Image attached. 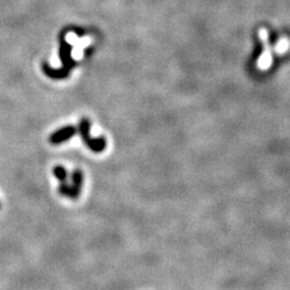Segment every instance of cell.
Masks as SVG:
<instances>
[{"label":"cell","mask_w":290,"mask_h":290,"mask_svg":"<svg viewBox=\"0 0 290 290\" xmlns=\"http://www.w3.org/2000/svg\"><path fill=\"white\" fill-rule=\"evenodd\" d=\"M59 57L62 62V67L59 69H54L46 62L42 63V70L45 76H48L49 78L54 80H61L68 78L70 71L77 66L76 60H74L71 56L72 45L65 39V34H61L59 37Z\"/></svg>","instance_id":"1"},{"label":"cell","mask_w":290,"mask_h":290,"mask_svg":"<svg viewBox=\"0 0 290 290\" xmlns=\"http://www.w3.org/2000/svg\"><path fill=\"white\" fill-rule=\"evenodd\" d=\"M80 134L83 142L93 153H101L105 151L107 146V141L104 137L92 138L90 136V121L87 118H82L80 121Z\"/></svg>","instance_id":"2"},{"label":"cell","mask_w":290,"mask_h":290,"mask_svg":"<svg viewBox=\"0 0 290 290\" xmlns=\"http://www.w3.org/2000/svg\"><path fill=\"white\" fill-rule=\"evenodd\" d=\"M83 186V172L81 170H74L72 173V185L69 186L67 182H60L59 192L60 195L71 199H77Z\"/></svg>","instance_id":"3"},{"label":"cell","mask_w":290,"mask_h":290,"mask_svg":"<svg viewBox=\"0 0 290 290\" xmlns=\"http://www.w3.org/2000/svg\"><path fill=\"white\" fill-rule=\"evenodd\" d=\"M77 134V128L73 126H66L62 127L57 132H55L51 137H50V142L52 144H60L62 142H66L70 138L73 136H76Z\"/></svg>","instance_id":"4"},{"label":"cell","mask_w":290,"mask_h":290,"mask_svg":"<svg viewBox=\"0 0 290 290\" xmlns=\"http://www.w3.org/2000/svg\"><path fill=\"white\" fill-rule=\"evenodd\" d=\"M53 173L59 180V182H67L68 173H67V170L65 169L62 166H56L53 169Z\"/></svg>","instance_id":"5"}]
</instances>
